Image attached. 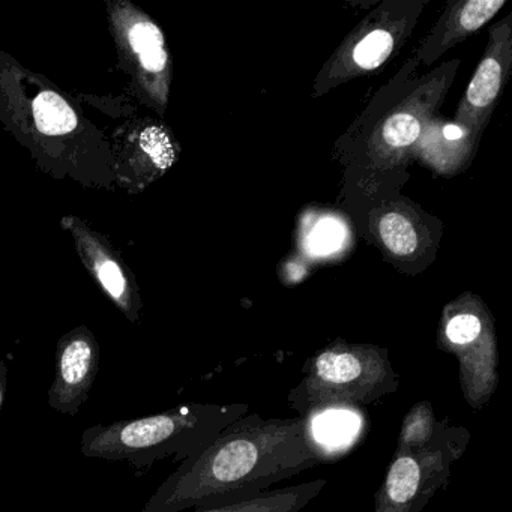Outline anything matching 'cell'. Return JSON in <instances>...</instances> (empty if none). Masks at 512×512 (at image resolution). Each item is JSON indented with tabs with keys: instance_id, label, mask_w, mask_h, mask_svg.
Returning <instances> with one entry per match:
<instances>
[{
	"instance_id": "cell-1",
	"label": "cell",
	"mask_w": 512,
	"mask_h": 512,
	"mask_svg": "<svg viewBox=\"0 0 512 512\" xmlns=\"http://www.w3.org/2000/svg\"><path fill=\"white\" fill-rule=\"evenodd\" d=\"M322 461L310 419L250 413L182 461L142 512L203 511L256 499Z\"/></svg>"
},
{
	"instance_id": "cell-2",
	"label": "cell",
	"mask_w": 512,
	"mask_h": 512,
	"mask_svg": "<svg viewBox=\"0 0 512 512\" xmlns=\"http://www.w3.org/2000/svg\"><path fill=\"white\" fill-rule=\"evenodd\" d=\"M248 412L247 403L181 404L143 418L92 425L83 431L80 451L88 458L124 461L136 469H148L166 458L181 464Z\"/></svg>"
},
{
	"instance_id": "cell-3",
	"label": "cell",
	"mask_w": 512,
	"mask_h": 512,
	"mask_svg": "<svg viewBox=\"0 0 512 512\" xmlns=\"http://www.w3.org/2000/svg\"><path fill=\"white\" fill-rule=\"evenodd\" d=\"M302 373L287 401L304 419L326 410L370 406L400 385L388 349L376 344L334 341L314 353Z\"/></svg>"
},
{
	"instance_id": "cell-4",
	"label": "cell",
	"mask_w": 512,
	"mask_h": 512,
	"mask_svg": "<svg viewBox=\"0 0 512 512\" xmlns=\"http://www.w3.org/2000/svg\"><path fill=\"white\" fill-rule=\"evenodd\" d=\"M437 347L457 358L466 403L473 410L487 406L499 388V349L493 314L478 295L464 292L445 305Z\"/></svg>"
},
{
	"instance_id": "cell-5",
	"label": "cell",
	"mask_w": 512,
	"mask_h": 512,
	"mask_svg": "<svg viewBox=\"0 0 512 512\" xmlns=\"http://www.w3.org/2000/svg\"><path fill=\"white\" fill-rule=\"evenodd\" d=\"M425 2L386 0L344 38L314 80L313 97L379 70L409 40Z\"/></svg>"
},
{
	"instance_id": "cell-6",
	"label": "cell",
	"mask_w": 512,
	"mask_h": 512,
	"mask_svg": "<svg viewBox=\"0 0 512 512\" xmlns=\"http://www.w3.org/2000/svg\"><path fill=\"white\" fill-rule=\"evenodd\" d=\"M470 434L443 421L433 442L421 449H395L383 484L374 496V512H422L437 491L451 481L452 466L466 451Z\"/></svg>"
},
{
	"instance_id": "cell-7",
	"label": "cell",
	"mask_w": 512,
	"mask_h": 512,
	"mask_svg": "<svg viewBox=\"0 0 512 512\" xmlns=\"http://www.w3.org/2000/svg\"><path fill=\"white\" fill-rule=\"evenodd\" d=\"M113 35L140 95L164 115L172 83V59L160 26L128 2L110 11Z\"/></svg>"
},
{
	"instance_id": "cell-8",
	"label": "cell",
	"mask_w": 512,
	"mask_h": 512,
	"mask_svg": "<svg viewBox=\"0 0 512 512\" xmlns=\"http://www.w3.org/2000/svg\"><path fill=\"white\" fill-rule=\"evenodd\" d=\"M458 61L434 71L409 97L401 100L374 131L370 140V157L380 167L394 166L406 157L448 94Z\"/></svg>"
},
{
	"instance_id": "cell-9",
	"label": "cell",
	"mask_w": 512,
	"mask_h": 512,
	"mask_svg": "<svg viewBox=\"0 0 512 512\" xmlns=\"http://www.w3.org/2000/svg\"><path fill=\"white\" fill-rule=\"evenodd\" d=\"M512 67V14L491 26L484 56L458 104L452 121L476 139L484 133L502 97Z\"/></svg>"
},
{
	"instance_id": "cell-10",
	"label": "cell",
	"mask_w": 512,
	"mask_h": 512,
	"mask_svg": "<svg viewBox=\"0 0 512 512\" xmlns=\"http://www.w3.org/2000/svg\"><path fill=\"white\" fill-rule=\"evenodd\" d=\"M100 370V344L86 326L59 338L56 347L55 380L47 403L62 415L74 416L88 401Z\"/></svg>"
},
{
	"instance_id": "cell-11",
	"label": "cell",
	"mask_w": 512,
	"mask_h": 512,
	"mask_svg": "<svg viewBox=\"0 0 512 512\" xmlns=\"http://www.w3.org/2000/svg\"><path fill=\"white\" fill-rule=\"evenodd\" d=\"M62 224L73 233L83 263L97 278L107 296L131 322H136L142 304L122 260L100 235L92 232L79 218H64Z\"/></svg>"
},
{
	"instance_id": "cell-12",
	"label": "cell",
	"mask_w": 512,
	"mask_h": 512,
	"mask_svg": "<svg viewBox=\"0 0 512 512\" xmlns=\"http://www.w3.org/2000/svg\"><path fill=\"white\" fill-rule=\"evenodd\" d=\"M371 232L383 253L395 263H413L431 244L427 218L404 202H392L371 212Z\"/></svg>"
},
{
	"instance_id": "cell-13",
	"label": "cell",
	"mask_w": 512,
	"mask_h": 512,
	"mask_svg": "<svg viewBox=\"0 0 512 512\" xmlns=\"http://www.w3.org/2000/svg\"><path fill=\"white\" fill-rule=\"evenodd\" d=\"M505 5V0L449 2L436 25L419 46L416 61L424 65L434 64L448 50L454 49L470 35L476 34L482 26L487 25Z\"/></svg>"
},
{
	"instance_id": "cell-14",
	"label": "cell",
	"mask_w": 512,
	"mask_h": 512,
	"mask_svg": "<svg viewBox=\"0 0 512 512\" xmlns=\"http://www.w3.org/2000/svg\"><path fill=\"white\" fill-rule=\"evenodd\" d=\"M478 142L454 121L433 116L410 152L439 175L454 176L469 167Z\"/></svg>"
},
{
	"instance_id": "cell-15",
	"label": "cell",
	"mask_w": 512,
	"mask_h": 512,
	"mask_svg": "<svg viewBox=\"0 0 512 512\" xmlns=\"http://www.w3.org/2000/svg\"><path fill=\"white\" fill-rule=\"evenodd\" d=\"M26 107V130H31L40 139L70 137L79 131L80 119L76 109L52 88L38 85V94Z\"/></svg>"
},
{
	"instance_id": "cell-16",
	"label": "cell",
	"mask_w": 512,
	"mask_h": 512,
	"mask_svg": "<svg viewBox=\"0 0 512 512\" xmlns=\"http://www.w3.org/2000/svg\"><path fill=\"white\" fill-rule=\"evenodd\" d=\"M133 139L136 146L128 151V161L131 166L140 167L142 181L160 178L178 160V143L163 125L149 122Z\"/></svg>"
},
{
	"instance_id": "cell-17",
	"label": "cell",
	"mask_w": 512,
	"mask_h": 512,
	"mask_svg": "<svg viewBox=\"0 0 512 512\" xmlns=\"http://www.w3.org/2000/svg\"><path fill=\"white\" fill-rule=\"evenodd\" d=\"M325 487L326 479H314L292 487L274 488L256 499L197 512H299L313 502Z\"/></svg>"
},
{
	"instance_id": "cell-18",
	"label": "cell",
	"mask_w": 512,
	"mask_h": 512,
	"mask_svg": "<svg viewBox=\"0 0 512 512\" xmlns=\"http://www.w3.org/2000/svg\"><path fill=\"white\" fill-rule=\"evenodd\" d=\"M442 425L443 421H437L433 404L430 401L416 403L401 422L397 448L395 449L413 451V449L424 448L428 443L433 442Z\"/></svg>"
},
{
	"instance_id": "cell-19",
	"label": "cell",
	"mask_w": 512,
	"mask_h": 512,
	"mask_svg": "<svg viewBox=\"0 0 512 512\" xmlns=\"http://www.w3.org/2000/svg\"><path fill=\"white\" fill-rule=\"evenodd\" d=\"M8 368L5 362L0 359V410L4 407L7 397Z\"/></svg>"
}]
</instances>
